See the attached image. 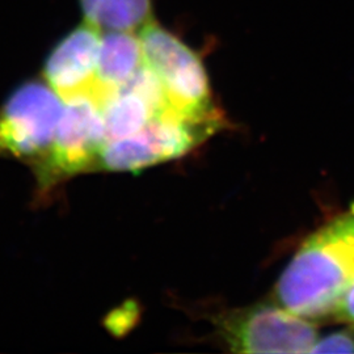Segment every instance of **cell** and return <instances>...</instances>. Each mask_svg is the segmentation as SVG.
Segmentation results:
<instances>
[{
  "label": "cell",
  "mask_w": 354,
  "mask_h": 354,
  "mask_svg": "<svg viewBox=\"0 0 354 354\" xmlns=\"http://www.w3.org/2000/svg\"><path fill=\"white\" fill-rule=\"evenodd\" d=\"M108 140L134 136L147 127L158 111L140 93L121 87L100 105Z\"/></svg>",
  "instance_id": "obj_8"
},
{
  "label": "cell",
  "mask_w": 354,
  "mask_h": 354,
  "mask_svg": "<svg viewBox=\"0 0 354 354\" xmlns=\"http://www.w3.org/2000/svg\"><path fill=\"white\" fill-rule=\"evenodd\" d=\"M354 324L349 328L332 332L324 337H317L310 353H353Z\"/></svg>",
  "instance_id": "obj_11"
},
{
  "label": "cell",
  "mask_w": 354,
  "mask_h": 354,
  "mask_svg": "<svg viewBox=\"0 0 354 354\" xmlns=\"http://www.w3.org/2000/svg\"><path fill=\"white\" fill-rule=\"evenodd\" d=\"M106 143L102 109L91 96L64 102L50 147L35 163L41 197L70 177L97 171Z\"/></svg>",
  "instance_id": "obj_3"
},
{
  "label": "cell",
  "mask_w": 354,
  "mask_h": 354,
  "mask_svg": "<svg viewBox=\"0 0 354 354\" xmlns=\"http://www.w3.org/2000/svg\"><path fill=\"white\" fill-rule=\"evenodd\" d=\"M64 102L42 82H26L0 108V156L32 165L50 147Z\"/></svg>",
  "instance_id": "obj_5"
},
{
  "label": "cell",
  "mask_w": 354,
  "mask_h": 354,
  "mask_svg": "<svg viewBox=\"0 0 354 354\" xmlns=\"http://www.w3.org/2000/svg\"><path fill=\"white\" fill-rule=\"evenodd\" d=\"M143 62L160 82L171 111L207 121H222L212 99L201 58L165 28L149 21L140 30Z\"/></svg>",
  "instance_id": "obj_2"
},
{
  "label": "cell",
  "mask_w": 354,
  "mask_h": 354,
  "mask_svg": "<svg viewBox=\"0 0 354 354\" xmlns=\"http://www.w3.org/2000/svg\"><path fill=\"white\" fill-rule=\"evenodd\" d=\"M86 21L100 30L136 32L151 21V0H79Z\"/></svg>",
  "instance_id": "obj_9"
},
{
  "label": "cell",
  "mask_w": 354,
  "mask_h": 354,
  "mask_svg": "<svg viewBox=\"0 0 354 354\" xmlns=\"http://www.w3.org/2000/svg\"><path fill=\"white\" fill-rule=\"evenodd\" d=\"M162 163L146 129L140 133L108 140L102 147L99 159V171H140Z\"/></svg>",
  "instance_id": "obj_10"
},
{
  "label": "cell",
  "mask_w": 354,
  "mask_h": 354,
  "mask_svg": "<svg viewBox=\"0 0 354 354\" xmlns=\"http://www.w3.org/2000/svg\"><path fill=\"white\" fill-rule=\"evenodd\" d=\"M215 326L234 353H310L319 337L313 320L273 302L225 313Z\"/></svg>",
  "instance_id": "obj_4"
},
{
  "label": "cell",
  "mask_w": 354,
  "mask_h": 354,
  "mask_svg": "<svg viewBox=\"0 0 354 354\" xmlns=\"http://www.w3.org/2000/svg\"><path fill=\"white\" fill-rule=\"evenodd\" d=\"M143 64L140 36L134 32L109 30L100 41L97 82L92 99L99 106L114 92L124 87Z\"/></svg>",
  "instance_id": "obj_7"
},
{
  "label": "cell",
  "mask_w": 354,
  "mask_h": 354,
  "mask_svg": "<svg viewBox=\"0 0 354 354\" xmlns=\"http://www.w3.org/2000/svg\"><path fill=\"white\" fill-rule=\"evenodd\" d=\"M354 276V206L304 241L276 285L277 304L317 320L335 314Z\"/></svg>",
  "instance_id": "obj_1"
},
{
  "label": "cell",
  "mask_w": 354,
  "mask_h": 354,
  "mask_svg": "<svg viewBox=\"0 0 354 354\" xmlns=\"http://www.w3.org/2000/svg\"><path fill=\"white\" fill-rule=\"evenodd\" d=\"M102 30L87 21L53 49L44 67L50 88L64 102L92 96L97 82Z\"/></svg>",
  "instance_id": "obj_6"
},
{
  "label": "cell",
  "mask_w": 354,
  "mask_h": 354,
  "mask_svg": "<svg viewBox=\"0 0 354 354\" xmlns=\"http://www.w3.org/2000/svg\"><path fill=\"white\" fill-rule=\"evenodd\" d=\"M339 320L354 324V276L342 292V298L333 314Z\"/></svg>",
  "instance_id": "obj_12"
}]
</instances>
